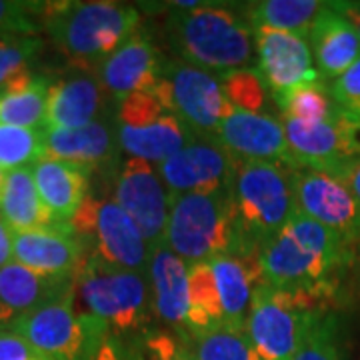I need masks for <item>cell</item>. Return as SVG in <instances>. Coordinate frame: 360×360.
I'll list each match as a JSON object with an SVG mask.
<instances>
[{"label": "cell", "mask_w": 360, "mask_h": 360, "mask_svg": "<svg viewBox=\"0 0 360 360\" xmlns=\"http://www.w3.org/2000/svg\"><path fill=\"white\" fill-rule=\"evenodd\" d=\"M309 44L321 78L336 80L360 60V37L354 25L336 8L324 2L310 26Z\"/></svg>", "instance_id": "cell-21"}, {"label": "cell", "mask_w": 360, "mask_h": 360, "mask_svg": "<svg viewBox=\"0 0 360 360\" xmlns=\"http://www.w3.org/2000/svg\"><path fill=\"white\" fill-rule=\"evenodd\" d=\"M4 182H6V170L0 167V194H2V188H4Z\"/></svg>", "instance_id": "cell-44"}, {"label": "cell", "mask_w": 360, "mask_h": 360, "mask_svg": "<svg viewBox=\"0 0 360 360\" xmlns=\"http://www.w3.org/2000/svg\"><path fill=\"white\" fill-rule=\"evenodd\" d=\"M328 90L338 106L360 122V60L342 77L333 80Z\"/></svg>", "instance_id": "cell-38"}, {"label": "cell", "mask_w": 360, "mask_h": 360, "mask_svg": "<svg viewBox=\"0 0 360 360\" xmlns=\"http://www.w3.org/2000/svg\"><path fill=\"white\" fill-rule=\"evenodd\" d=\"M112 198L139 226L153 252L165 245L170 219V194L155 165L129 156L118 168Z\"/></svg>", "instance_id": "cell-12"}, {"label": "cell", "mask_w": 360, "mask_h": 360, "mask_svg": "<svg viewBox=\"0 0 360 360\" xmlns=\"http://www.w3.org/2000/svg\"><path fill=\"white\" fill-rule=\"evenodd\" d=\"M238 224L248 245L262 250L296 214L292 167L240 162L232 184Z\"/></svg>", "instance_id": "cell-7"}, {"label": "cell", "mask_w": 360, "mask_h": 360, "mask_svg": "<svg viewBox=\"0 0 360 360\" xmlns=\"http://www.w3.org/2000/svg\"><path fill=\"white\" fill-rule=\"evenodd\" d=\"M182 340H186L194 360H260L243 328L219 326Z\"/></svg>", "instance_id": "cell-31"}, {"label": "cell", "mask_w": 360, "mask_h": 360, "mask_svg": "<svg viewBox=\"0 0 360 360\" xmlns=\"http://www.w3.org/2000/svg\"><path fill=\"white\" fill-rule=\"evenodd\" d=\"M274 101L283 112V118L298 122H322L342 112V108L333 98L330 90L322 80L296 86L276 96Z\"/></svg>", "instance_id": "cell-30"}, {"label": "cell", "mask_w": 360, "mask_h": 360, "mask_svg": "<svg viewBox=\"0 0 360 360\" xmlns=\"http://www.w3.org/2000/svg\"><path fill=\"white\" fill-rule=\"evenodd\" d=\"M356 246L298 212L260 250V283L281 290H302L335 298Z\"/></svg>", "instance_id": "cell-1"}, {"label": "cell", "mask_w": 360, "mask_h": 360, "mask_svg": "<svg viewBox=\"0 0 360 360\" xmlns=\"http://www.w3.org/2000/svg\"><path fill=\"white\" fill-rule=\"evenodd\" d=\"M106 90L98 77L77 68L66 77L52 80L46 101L44 129H80L101 120Z\"/></svg>", "instance_id": "cell-22"}, {"label": "cell", "mask_w": 360, "mask_h": 360, "mask_svg": "<svg viewBox=\"0 0 360 360\" xmlns=\"http://www.w3.org/2000/svg\"><path fill=\"white\" fill-rule=\"evenodd\" d=\"M46 2L0 0V39L2 37H37L42 30Z\"/></svg>", "instance_id": "cell-34"}, {"label": "cell", "mask_w": 360, "mask_h": 360, "mask_svg": "<svg viewBox=\"0 0 360 360\" xmlns=\"http://www.w3.org/2000/svg\"><path fill=\"white\" fill-rule=\"evenodd\" d=\"M333 4L354 25L360 37V2H333Z\"/></svg>", "instance_id": "cell-43"}, {"label": "cell", "mask_w": 360, "mask_h": 360, "mask_svg": "<svg viewBox=\"0 0 360 360\" xmlns=\"http://www.w3.org/2000/svg\"><path fill=\"white\" fill-rule=\"evenodd\" d=\"M86 248L70 224L14 232V260L46 276H75Z\"/></svg>", "instance_id": "cell-19"}, {"label": "cell", "mask_w": 360, "mask_h": 360, "mask_svg": "<svg viewBox=\"0 0 360 360\" xmlns=\"http://www.w3.org/2000/svg\"><path fill=\"white\" fill-rule=\"evenodd\" d=\"M115 122L120 148L132 158H141L155 167L198 136L168 110L153 90L136 92L120 101Z\"/></svg>", "instance_id": "cell-9"}, {"label": "cell", "mask_w": 360, "mask_h": 360, "mask_svg": "<svg viewBox=\"0 0 360 360\" xmlns=\"http://www.w3.org/2000/svg\"><path fill=\"white\" fill-rule=\"evenodd\" d=\"M292 186L298 212L335 231L359 248L360 205L335 176L309 167H292Z\"/></svg>", "instance_id": "cell-15"}, {"label": "cell", "mask_w": 360, "mask_h": 360, "mask_svg": "<svg viewBox=\"0 0 360 360\" xmlns=\"http://www.w3.org/2000/svg\"><path fill=\"white\" fill-rule=\"evenodd\" d=\"M141 28V13L118 2H46L42 30L75 65L96 72Z\"/></svg>", "instance_id": "cell-2"}, {"label": "cell", "mask_w": 360, "mask_h": 360, "mask_svg": "<svg viewBox=\"0 0 360 360\" xmlns=\"http://www.w3.org/2000/svg\"><path fill=\"white\" fill-rule=\"evenodd\" d=\"M338 335L340 326L335 312L324 314L292 360H345Z\"/></svg>", "instance_id": "cell-36"}, {"label": "cell", "mask_w": 360, "mask_h": 360, "mask_svg": "<svg viewBox=\"0 0 360 360\" xmlns=\"http://www.w3.org/2000/svg\"><path fill=\"white\" fill-rule=\"evenodd\" d=\"M0 214L13 232L34 231L58 224L40 198L32 167L6 172V182L0 194Z\"/></svg>", "instance_id": "cell-27"}, {"label": "cell", "mask_w": 360, "mask_h": 360, "mask_svg": "<svg viewBox=\"0 0 360 360\" xmlns=\"http://www.w3.org/2000/svg\"><path fill=\"white\" fill-rule=\"evenodd\" d=\"M153 92L198 136H214L232 110L220 77L182 60L165 63Z\"/></svg>", "instance_id": "cell-11"}, {"label": "cell", "mask_w": 360, "mask_h": 360, "mask_svg": "<svg viewBox=\"0 0 360 360\" xmlns=\"http://www.w3.org/2000/svg\"><path fill=\"white\" fill-rule=\"evenodd\" d=\"M165 245L188 266L219 257H260L238 224L232 188L172 198Z\"/></svg>", "instance_id": "cell-3"}, {"label": "cell", "mask_w": 360, "mask_h": 360, "mask_svg": "<svg viewBox=\"0 0 360 360\" xmlns=\"http://www.w3.org/2000/svg\"><path fill=\"white\" fill-rule=\"evenodd\" d=\"M44 158V129L0 124V167L8 170L34 167Z\"/></svg>", "instance_id": "cell-32"}, {"label": "cell", "mask_w": 360, "mask_h": 360, "mask_svg": "<svg viewBox=\"0 0 360 360\" xmlns=\"http://www.w3.org/2000/svg\"><path fill=\"white\" fill-rule=\"evenodd\" d=\"M219 288L224 324L245 330L255 288L260 283L258 258L219 257L208 260Z\"/></svg>", "instance_id": "cell-26"}, {"label": "cell", "mask_w": 360, "mask_h": 360, "mask_svg": "<svg viewBox=\"0 0 360 360\" xmlns=\"http://www.w3.org/2000/svg\"><path fill=\"white\" fill-rule=\"evenodd\" d=\"M34 360H49V359H44V356H39V359H34Z\"/></svg>", "instance_id": "cell-46"}, {"label": "cell", "mask_w": 360, "mask_h": 360, "mask_svg": "<svg viewBox=\"0 0 360 360\" xmlns=\"http://www.w3.org/2000/svg\"><path fill=\"white\" fill-rule=\"evenodd\" d=\"M14 260V232L0 214V269Z\"/></svg>", "instance_id": "cell-42"}, {"label": "cell", "mask_w": 360, "mask_h": 360, "mask_svg": "<svg viewBox=\"0 0 360 360\" xmlns=\"http://www.w3.org/2000/svg\"><path fill=\"white\" fill-rule=\"evenodd\" d=\"M252 32L257 70L274 98L296 86L321 80L309 39L272 28H255Z\"/></svg>", "instance_id": "cell-16"}, {"label": "cell", "mask_w": 360, "mask_h": 360, "mask_svg": "<svg viewBox=\"0 0 360 360\" xmlns=\"http://www.w3.org/2000/svg\"><path fill=\"white\" fill-rule=\"evenodd\" d=\"M96 360H146L141 340H129L124 336L110 335L104 340Z\"/></svg>", "instance_id": "cell-40"}, {"label": "cell", "mask_w": 360, "mask_h": 360, "mask_svg": "<svg viewBox=\"0 0 360 360\" xmlns=\"http://www.w3.org/2000/svg\"><path fill=\"white\" fill-rule=\"evenodd\" d=\"M146 360H194L186 340L168 333H144L139 338Z\"/></svg>", "instance_id": "cell-37"}, {"label": "cell", "mask_w": 360, "mask_h": 360, "mask_svg": "<svg viewBox=\"0 0 360 360\" xmlns=\"http://www.w3.org/2000/svg\"><path fill=\"white\" fill-rule=\"evenodd\" d=\"M322 6L324 2L319 0H260L246 4V18L252 30L272 28L309 39L310 26Z\"/></svg>", "instance_id": "cell-29"}, {"label": "cell", "mask_w": 360, "mask_h": 360, "mask_svg": "<svg viewBox=\"0 0 360 360\" xmlns=\"http://www.w3.org/2000/svg\"><path fill=\"white\" fill-rule=\"evenodd\" d=\"M148 278L153 286L155 314L172 326L179 336H184L188 314V264L167 245L158 246L153 252Z\"/></svg>", "instance_id": "cell-25"}, {"label": "cell", "mask_w": 360, "mask_h": 360, "mask_svg": "<svg viewBox=\"0 0 360 360\" xmlns=\"http://www.w3.org/2000/svg\"><path fill=\"white\" fill-rule=\"evenodd\" d=\"M70 226L86 248V257L101 258L118 269L148 274L153 250L115 198L89 196Z\"/></svg>", "instance_id": "cell-10"}, {"label": "cell", "mask_w": 360, "mask_h": 360, "mask_svg": "<svg viewBox=\"0 0 360 360\" xmlns=\"http://www.w3.org/2000/svg\"><path fill=\"white\" fill-rule=\"evenodd\" d=\"M238 165L212 136H194L182 150L156 168L172 200L182 194L232 188Z\"/></svg>", "instance_id": "cell-13"}, {"label": "cell", "mask_w": 360, "mask_h": 360, "mask_svg": "<svg viewBox=\"0 0 360 360\" xmlns=\"http://www.w3.org/2000/svg\"><path fill=\"white\" fill-rule=\"evenodd\" d=\"M330 176L340 180L348 191L354 194V198L359 200L360 205V158H354V160L342 165L340 168H336Z\"/></svg>", "instance_id": "cell-41"}, {"label": "cell", "mask_w": 360, "mask_h": 360, "mask_svg": "<svg viewBox=\"0 0 360 360\" xmlns=\"http://www.w3.org/2000/svg\"><path fill=\"white\" fill-rule=\"evenodd\" d=\"M49 360H96L108 326L89 312H77L75 295L26 312L8 324Z\"/></svg>", "instance_id": "cell-8"}, {"label": "cell", "mask_w": 360, "mask_h": 360, "mask_svg": "<svg viewBox=\"0 0 360 360\" xmlns=\"http://www.w3.org/2000/svg\"><path fill=\"white\" fill-rule=\"evenodd\" d=\"M167 39L179 60L217 77L250 68L255 32L231 11L208 2L194 11L172 8L167 18Z\"/></svg>", "instance_id": "cell-4"}, {"label": "cell", "mask_w": 360, "mask_h": 360, "mask_svg": "<svg viewBox=\"0 0 360 360\" xmlns=\"http://www.w3.org/2000/svg\"><path fill=\"white\" fill-rule=\"evenodd\" d=\"M77 295L89 314L108 326L115 336L146 330L155 319L150 278L144 272L106 264L86 257L75 274Z\"/></svg>", "instance_id": "cell-6"}, {"label": "cell", "mask_w": 360, "mask_h": 360, "mask_svg": "<svg viewBox=\"0 0 360 360\" xmlns=\"http://www.w3.org/2000/svg\"><path fill=\"white\" fill-rule=\"evenodd\" d=\"M51 82L49 77L28 70L4 89H0V124L44 129Z\"/></svg>", "instance_id": "cell-28"}, {"label": "cell", "mask_w": 360, "mask_h": 360, "mask_svg": "<svg viewBox=\"0 0 360 360\" xmlns=\"http://www.w3.org/2000/svg\"><path fill=\"white\" fill-rule=\"evenodd\" d=\"M330 300L316 292L281 290L258 283L245 330L260 360L295 359L312 328L330 312Z\"/></svg>", "instance_id": "cell-5"}, {"label": "cell", "mask_w": 360, "mask_h": 360, "mask_svg": "<svg viewBox=\"0 0 360 360\" xmlns=\"http://www.w3.org/2000/svg\"><path fill=\"white\" fill-rule=\"evenodd\" d=\"M212 139L222 144L238 162H276L296 167L283 120H276L264 112H245L232 108Z\"/></svg>", "instance_id": "cell-17"}, {"label": "cell", "mask_w": 360, "mask_h": 360, "mask_svg": "<svg viewBox=\"0 0 360 360\" xmlns=\"http://www.w3.org/2000/svg\"><path fill=\"white\" fill-rule=\"evenodd\" d=\"M42 51L39 37H2L0 39V89L28 72V63Z\"/></svg>", "instance_id": "cell-35"}, {"label": "cell", "mask_w": 360, "mask_h": 360, "mask_svg": "<svg viewBox=\"0 0 360 360\" xmlns=\"http://www.w3.org/2000/svg\"><path fill=\"white\" fill-rule=\"evenodd\" d=\"M354 264H359V269H360V245H359V248H356V257H354Z\"/></svg>", "instance_id": "cell-45"}, {"label": "cell", "mask_w": 360, "mask_h": 360, "mask_svg": "<svg viewBox=\"0 0 360 360\" xmlns=\"http://www.w3.org/2000/svg\"><path fill=\"white\" fill-rule=\"evenodd\" d=\"M72 295L75 276H46L13 260L0 269V324L8 326L26 312Z\"/></svg>", "instance_id": "cell-20"}, {"label": "cell", "mask_w": 360, "mask_h": 360, "mask_svg": "<svg viewBox=\"0 0 360 360\" xmlns=\"http://www.w3.org/2000/svg\"><path fill=\"white\" fill-rule=\"evenodd\" d=\"M162 58L155 40L139 30L94 72L108 96L116 103L136 92L153 90L162 72Z\"/></svg>", "instance_id": "cell-18"}, {"label": "cell", "mask_w": 360, "mask_h": 360, "mask_svg": "<svg viewBox=\"0 0 360 360\" xmlns=\"http://www.w3.org/2000/svg\"><path fill=\"white\" fill-rule=\"evenodd\" d=\"M42 356L11 326L0 324V360H34Z\"/></svg>", "instance_id": "cell-39"}, {"label": "cell", "mask_w": 360, "mask_h": 360, "mask_svg": "<svg viewBox=\"0 0 360 360\" xmlns=\"http://www.w3.org/2000/svg\"><path fill=\"white\" fill-rule=\"evenodd\" d=\"M283 124L295 165L298 167L333 174L336 168L360 158V122L345 110L322 122L283 118Z\"/></svg>", "instance_id": "cell-14"}, {"label": "cell", "mask_w": 360, "mask_h": 360, "mask_svg": "<svg viewBox=\"0 0 360 360\" xmlns=\"http://www.w3.org/2000/svg\"><path fill=\"white\" fill-rule=\"evenodd\" d=\"M118 150L116 122L104 118L80 129H44V156L84 167L90 172L110 167Z\"/></svg>", "instance_id": "cell-23"}, {"label": "cell", "mask_w": 360, "mask_h": 360, "mask_svg": "<svg viewBox=\"0 0 360 360\" xmlns=\"http://www.w3.org/2000/svg\"><path fill=\"white\" fill-rule=\"evenodd\" d=\"M40 198L58 224H70L90 194V170L66 160L44 156L34 167Z\"/></svg>", "instance_id": "cell-24"}, {"label": "cell", "mask_w": 360, "mask_h": 360, "mask_svg": "<svg viewBox=\"0 0 360 360\" xmlns=\"http://www.w3.org/2000/svg\"><path fill=\"white\" fill-rule=\"evenodd\" d=\"M224 96L234 110L245 112H262L266 104V84L258 75L257 68H243L231 72L226 77H220Z\"/></svg>", "instance_id": "cell-33"}]
</instances>
